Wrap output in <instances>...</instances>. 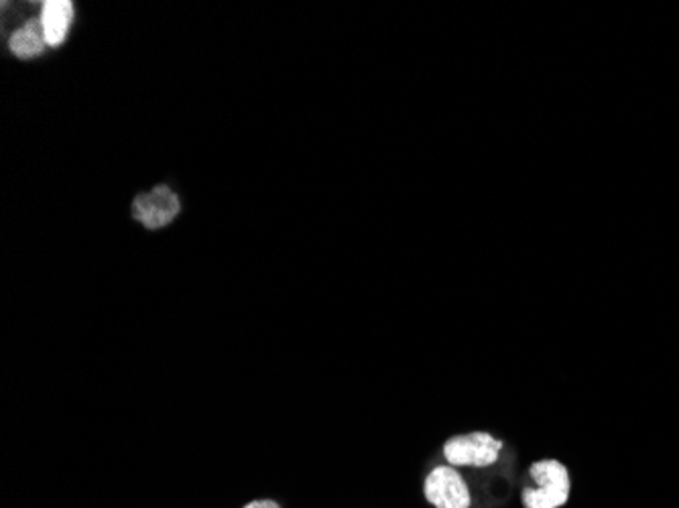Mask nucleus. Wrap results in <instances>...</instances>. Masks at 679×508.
Masks as SVG:
<instances>
[{
  "label": "nucleus",
  "mask_w": 679,
  "mask_h": 508,
  "mask_svg": "<svg viewBox=\"0 0 679 508\" xmlns=\"http://www.w3.org/2000/svg\"><path fill=\"white\" fill-rule=\"evenodd\" d=\"M421 496L430 508H475L477 494L463 470L454 465L435 464L425 472Z\"/></svg>",
  "instance_id": "nucleus-3"
},
{
  "label": "nucleus",
  "mask_w": 679,
  "mask_h": 508,
  "mask_svg": "<svg viewBox=\"0 0 679 508\" xmlns=\"http://www.w3.org/2000/svg\"><path fill=\"white\" fill-rule=\"evenodd\" d=\"M241 508H285L281 505V500H277L273 496H259V498H253L248 500Z\"/></svg>",
  "instance_id": "nucleus-7"
},
{
  "label": "nucleus",
  "mask_w": 679,
  "mask_h": 508,
  "mask_svg": "<svg viewBox=\"0 0 679 508\" xmlns=\"http://www.w3.org/2000/svg\"><path fill=\"white\" fill-rule=\"evenodd\" d=\"M182 212L179 196L169 186H155L151 191H141L132 202V218L149 231H161L169 226Z\"/></svg>",
  "instance_id": "nucleus-4"
},
{
  "label": "nucleus",
  "mask_w": 679,
  "mask_h": 508,
  "mask_svg": "<svg viewBox=\"0 0 679 508\" xmlns=\"http://www.w3.org/2000/svg\"><path fill=\"white\" fill-rule=\"evenodd\" d=\"M505 439L487 429L449 436L442 444V460L458 470H491L501 464L505 456Z\"/></svg>",
  "instance_id": "nucleus-2"
},
{
  "label": "nucleus",
  "mask_w": 679,
  "mask_h": 508,
  "mask_svg": "<svg viewBox=\"0 0 679 508\" xmlns=\"http://www.w3.org/2000/svg\"><path fill=\"white\" fill-rule=\"evenodd\" d=\"M574 480L560 458H539L523 472L520 508H565L572 500Z\"/></svg>",
  "instance_id": "nucleus-1"
},
{
  "label": "nucleus",
  "mask_w": 679,
  "mask_h": 508,
  "mask_svg": "<svg viewBox=\"0 0 679 508\" xmlns=\"http://www.w3.org/2000/svg\"><path fill=\"white\" fill-rule=\"evenodd\" d=\"M75 7L72 0H45L39 9V23L44 29L45 42L49 49H58L66 44L68 33L72 29Z\"/></svg>",
  "instance_id": "nucleus-5"
},
{
  "label": "nucleus",
  "mask_w": 679,
  "mask_h": 508,
  "mask_svg": "<svg viewBox=\"0 0 679 508\" xmlns=\"http://www.w3.org/2000/svg\"><path fill=\"white\" fill-rule=\"evenodd\" d=\"M9 49L19 59H33L42 56L47 47L44 29L39 19H30L21 27H16L9 37Z\"/></svg>",
  "instance_id": "nucleus-6"
}]
</instances>
